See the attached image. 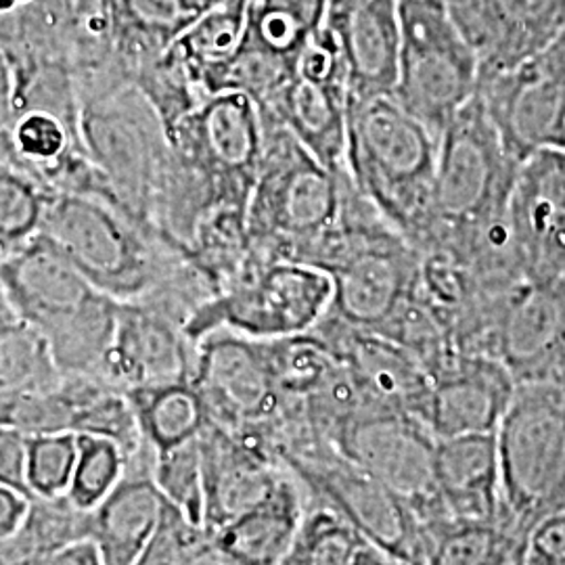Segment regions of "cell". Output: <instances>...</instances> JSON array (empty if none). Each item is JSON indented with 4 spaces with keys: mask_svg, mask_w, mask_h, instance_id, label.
Listing matches in <instances>:
<instances>
[{
    "mask_svg": "<svg viewBox=\"0 0 565 565\" xmlns=\"http://www.w3.org/2000/svg\"><path fill=\"white\" fill-rule=\"evenodd\" d=\"M153 226L179 252L247 228L263 162L260 107L243 93H216L168 132Z\"/></svg>",
    "mask_w": 565,
    "mask_h": 565,
    "instance_id": "cell-1",
    "label": "cell"
},
{
    "mask_svg": "<svg viewBox=\"0 0 565 565\" xmlns=\"http://www.w3.org/2000/svg\"><path fill=\"white\" fill-rule=\"evenodd\" d=\"M41 237L118 302H139L166 287L203 277L158 231L99 193H55Z\"/></svg>",
    "mask_w": 565,
    "mask_h": 565,
    "instance_id": "cell-2",
    "label": "cell"
},
{
    "mask_svg": "<svg viewBox=\"0 0 565 565\" xmlns=\"http://www.w3.org/2000/svg\"><path fill=\"white\" fill-rule=\"evenodd\" d=\"M0 282L15 317L49 342L63 375L103 377L118 300L99 291L41 235L0 258Z\"/></svg>",
    "mask_w": 565,
    "mask_h": 565,
    "instance_id": "cell-3",
    "label": "cell"
},
{
    "mask_svg": "<svg viewBox=\"0 0 565 565\" xmlns=\"http://www.w3.org/2000/svg\"><path fill=\"white\" fill-rule=\"evenodd\" d=\"M350 191L348 168L329 170L282 126L264 120L263 162L247 207L249 249L308 263L342 223Z\"/></svg>",
    "mask_w": 565,
    "mask_h": 565,
    "instance_id": "cell-4",
    "label": "cell"
},
{
    "mask_svg": "<svg viewBox=\"0 0 565 565\" xmlns=\"http://www.w3.org/2000/svg\"><path fill=\"white\" fill-rule=\"evenodd\" d=\"M440 139L394 97L350 103L345 168L364 200L408 242L422 239Z\"/></svg>",
    "mask_w": 565,
    "mask_h": 565,
    "instance_id": "cell-5",
    "label": "cell"
},
{
    "mask_svg": "<svg viewBox=\"0 0 565 565\" xmlns=\"http://www.w3.org/2000/svg\"><path fill=\"white\" fill-rule=\"evenodd\" d=\"M518 170L520 162L473 97L440 135L429 221L415 247L463 239L505 223Z\"/></svg>",
    "mask_w": 565,
    "mask_h": 565,
    "instance_id": "cell-6",
    "label": "cell"
},
{
    "mask_svg": "<svg viewBox=\"0 0 565 565\" xmlns=\"http://www.w3.org/2000/svg\"><path fill=\"white\" fill-rule=\"evenodd\" d=\"M84 153L99 177L103 198L153 226L168 137L153 105L132 82L81 97Z\"/></svg>",
    "mask_w": 565,
    "mask_h": 565,
    "instance_id": "cell-7",
    "label": "cell"
},
{
    "mask_svg": "<svg viewBox=\"0 0 565 565\" xmlns=\"http://www.w3.org/2000/svg\"><path fill=\"white\" fill-rule=\"evenodd\" d=\"M331 302L333 281L321 268L249 249L239 273L203 303L184 331L195 343L216 329L281 340L312 331Z\"/></svg>",
    "mask_w": 565,
    "mask_h": 565,
    "instance_id": "cell-8",
    "label": "cell"
},
{
    "mask_svg": "<svg viewBox=\"0 0 565 565\" xmlns=\"http://www.w3.org/2000/svg\"><path fill=\"white\" fill-rule=\"evenodd\" d=\"M401 55L394 102L438 139L478 93L480 61L446 0H398Z\"/></svg>",
    "mask_w": 565,
    "mask_h": 565,
    "instance_id": "cell-9",
    "label": "cell"
},
{
    "mask_svg": "<svg viewBox=\"0 0 565 565\" xmlns=\"http://www.w3.org/2000/svg\"><path fill=\"white\" fill-rule=\"evenodd\" d=\"M279 463L315 497L333 507L369 543L406 565H425L429 536L413 509L324 438L282 446Z\"/></svg>",
    "mask_w": 565,
    "mask_h": 565,
    "instance_id": "cell-10",
    "label": "cell"
},
{
    "mask_svg": "<svg viewBox=\"0 0 565 565\" xmlns=\"http://www.w3.org/2000/svg\"><path fill=\"white\" fill-rule=\"evenodd\" d=\"M497 438L507 509L527 536L565 501V384L520 382Z\"/></svg>",
    "mask_w": 565,
    "mask_h": 565,
    "instance_id": "cell-11",
    "label": "cell"
},
{
    "mask_svg": "<svg viewBox=\"0 0 565 565\" xmlns=\"http://www.w3.org/2000/svg\"><path fill=\"white\" fill-rule=\"evenodd\" d=\"M193 384L202 394L212 424L277 461L273 443L282 422V401L266 340L228 329L207 333L198 343Z\"/></svg>",
    "mask_w": 565,
    "mask_h": 565,
    "instance_id": "cell-12",
    "label": "cell"
},
{
    "mask_svg": "<svg viewBox=\"0 0 565 565\" xmlns=\"http://www.w3.org/2000/svg\"><path fill=\"white\" fill-rule=\"evenodd\" d=\"M436 445L431 429L413 415L363 411L335 440L343 457L363 467L413 509L429 536L455 524L446 513L436 482Z\"/></svg>",
    "mask_w": 565,
    "mask_h": 565,
    "instance_id": "cell-13",
    "label": "cell"
},
{
    "mask_svg": "<svg viewBox=\"0 0 565 565\" xmlns=\"http://www.w3.org/2000/svg\"><path fill=\"white\" fill-rule=\"evenodd\" d=\"M476 97L518 162L565 149V32L527 60L480 74Z\"/></svg>",
    "mask_w": 565,
    "mask_h": 565,
    "instance_id": "cell-14",
    "label": "cell"
},
{
    "mask_svg": "<svg viewBox=\"0 0 565 565\" xmlns=\"http://www.w3.org/2000/svg\"><path fill=\"white\" fill-rule=\"evenodd\" d=\"M331 0H249L237 53L212 78L207 90L243 93L266 102L296 74L306 44L323 28Z\"/></svg>",
    "mask_w": 565,
    "mask_h": 565,
    "instance_id": "cell-15",
    "label": "cell"
},
{
    "mask_svg": "<svg viewBox=\"0 0 565 565\" xmlns=\"http://www.w3.org/2000/svg\"><path fill=\"white\" fill-rule=\"evenodd\" d=\"M507 228L527 281H565V149H541L520 163Z\"/></svg>",
    "mask_w": 565,
    "mask_h": 565,
    "instance_id": "cell-16",
    "label": "cell"
},
{
    "mask_svg": "<svg viewBox=\"0 0 565 565\" xmlns=\"http://www.w3.org/2000/svg\"><path fill=\"white\" fill-rule=\"evenodd\" d=\"M312 331L348 369L366 411L406 413L425 424L431 377L413 352L380 333L343 323L331 312Z\"/></svg>",
    "mask_w": 565,
    "mask_h": 565,
    "instance_id": "cell-17",
    "label": "cell"
},
{
    "mask_svg": "<svg viewBox=\"0 0 565 565\" xmlns=\"http://www.w3.org/2000/svg\"><path fill=\"white\" fill-rule=\"evenodd\" d=\"M429 377L425 424L438 440L497 431L518 387L505 364L486 354L455 352Z\"/></svg>",
    "mask_w": 565,
    "mask_h": 565,
    "instance_id": "cell-18",
    "label": "cell"
},
{
    "mask_svg": "<svg viewBox=\"0 0 565 565\" xmlns=\"http://www.w3.org/2000/svg\"><path fill=\"white\" fill-rule=\"evenodd\" d=\"M198 343L156 303L120 302L103 380L120 390L193 377Z\"/></svg>",
    "mask_w": 565,
    "mask_h": 565,
    "instance_id": "cell-19",
    "label": "cell"
},
{
    "mask_svg": "<svg viewBox=\"0 0 565 565\" xmlns=\"http://www.w3.org/2000/svg\"><path fill=\"white\" fill-rule=\"evenodd\" d=\"M480 61V74L507 70L565 32V0H446Z\"/></svg>",
    "mask_w": 565,
    "mask_h": 565,
    "instance_id": "cell-20",
    "label": "cell"
},
{
    "mask_svg": "<svg viewBox=\"0 0 565 565\" xmlns=\"http://www.w3.org/2000/svg\"><path fill=\"white\" fill-rule=\"evenodd\" d=\"M494 359L518 384H565V281H525L511 294L497 331Z\"/></svg>",
    "mask_w": 565,
    "mask_h": 565,
    "instance_id": "cell-21",
    "label": "cell"
},
{
    "mask_svg": "<svg viewBox=\"0 0 565 565\" xmlns=\"http://www.w3.org/2000/svg\"><path fill=\"white\" fill-rule=\"evenodd\" d=\"M327 23L342 44L350 99L392 97L398 78V0H331Z\"/></svg>",
    "mask_w": 565,
    "mask_h": 565,
    "instance_id": "cell-22",
    "label": "cell"
},
{
    "mask_svg": "<svg viewBox=\"0 0 565 565\" xmlns=\"http://www.w3.org/2000/svg\"><path fill=\"white\" fill-rule=\"evenodd\" d=\"M198 443L205 499L203 525L210 534L258 505L287 471L263 450L212 422L205 425Z\"/></svg>",
    "mask_w": 565,
    "mask_h": 565,
    "instance_id": "cell-23",
    "label": "cell"
},
{
    "mask_svg": "<svg viewBox=\"0 0 565 565\" xmlns=\"http://www.w3.org/2000/svg\"><path fill=\"white\" fill-rule=\"evenodd\" d=\"M436 482L455 524H511L522 530L507 509L497 431L440 438Z\"/></svg>",
    "mask_w": 565,
    "mask_h": 565,
    "instance_id": "cell-24",
    "label": "cell"
},
{
    "mask_svg": "<svg viewBox=\"0 0 565 565\" xmlns=\"http://www.w3.org/2000/svg\"><path fill=\"white\" fill-rule=\"evenodd\" d=\"M221 0H103L114 61L128 82Z\"/></svg>",
    "mask_w": 565,
    "mask_h": 565,
    "instance_id": "cell-25",
    "label": "cell"
},
{
    "mask_svg": "<svg viewBox=\"0 0 565 565\" xmlns=\"http://www.w3.org/2000/svg\"><path fill=\"white\" fill-rule=\"evenodd\" d=\"M350 103V93L294 74L258 107L264 120L282 126L319 162L340 172L345 170Z\"/></svg>",
    "mask_w": 565,
    "mask_h": 565,
    "instance_id": "cell-26",
    "label": "cell"
},
{
    "mask_svg": "<svg viewBox=\"0 0 565 565\" xmlns=\"http://www.w3.org/2000/svg\"><path fill=\"white\" fill-rule=\"evenodd\" d=\"M118 488L90 511L88 541L103 565H135L162 515L163 497L147 455L135 459Z\"/></svg>",
    "mask_w": 565,
    "mask_h": 565,
    "instance_id": "cell-27",
    "label": "cell"
},
{
    "mask_svg": "<svg viewBox=\"0 0 565 565\" xmlns=\"http://www.w3.org/2000/svg\"><path fill=\"white\" fill-rule=\"evenodd\" d=\"M300 482L285 471L270 494L212 534L214 546L235 565H281L302 525Z\"/></svg>",
    "mask_w": 565,
    "mask_h": 565,
    "instance_id": "cell-28",
    "label": "cell"
},
{
    "mask_svg": "<svg viewBox=\"0 0 565 565\" xmlns=\"http://www.w3.org/2000/svg\"><path fill=\"white\" fill-rule=\"evenodd\" d=\"M142 440L153 452L200 438L210 424L207 408L193 377L126 390Z\"/></svg>",
    "mask_w": 565,
    "mask_h": 565,
    "instance_id": "cell-29",
    "label": "cell"
},
{
    "mask_svg": "<svg viewBox=\"0 0 565 565\" xmlns=\"http://www.w3.org/2000/svg\"><path fill=\"white\" fill-rule=\"evenodd\" d=\"M90 511L72 505L67 497L36 499L20 527L0 539V565H36L61 546L88 541Z\"/></svg>",
    "mask_w": 565,
    "mask_h": 565,
    "instance_id": "cell-30",
    "label": "cell"
},
{
    "mask_svg": "<svg viewBox=\"0 0 565 565\" xmlns=\"http://www.w3.org/2000/svg\"><path fill=\"white\" fill-rule=\"evenodd\" d=\"M51 193L11 153L7 132L0 135V258L41 235Z\"/></svg>",
    "mask_w": 565,
    "mask_h": 565,
    "instance_id": "cell-31",
    "label": "cell"
},
{
    "mask_svg": "<svg viewBox=\"0 0 565 565\" xmlns=\"http://www.w3.org/2000/svg\"><path fill=\"white\" fill-rule=\"evenodd\" d=\"M61 382L63 373L36 329L21 321L0 327V403L53 390Z\"/></svg>",
    "mask_w": 565,
    "mask_h": 565,
    "instance_id": "cell-32",
    "label": "cell"
},
{
    "mask_svg": "<svg viewBox=\"0 0 565 565\" xmlns=\"http://www.w3.org/2000/svg\"><path fill=\"white\" fill-rule=\"evenodd\" d=\"M525 534L511 524H450L429 546L425 565H518Z\"/></svg>",
    "mask_w": 565,
    "mask_h": 565,
    "instance_id": "cell-33",
    "label": "cell"
},
{
    "mask_svg": "<svg viewBox=\"0 0 565 565\" xmlns=\"http://www.w3.org/2000/svg\"><path fill=\"white\" fill-rule=\"evenodd\" d=\"M369 541L324 503L306 507L302 525L281 565H352Z\"/></svg>",
    "mask_w": 565,
    "mask_h": 565,
    "instance_id": "cell-34",
    "label": "cell"
},
{
    "mask_svg": "<svg viewBox=\"0 0 565 565\" xmlns=\"http://www.w3.org/2000/svg\"><path fill=\"white\" fill-rule=\"evenodd\" d=\"M128 471V457L107 438L78 434V459L67 490V501L82 511H93L118 488Z\"/></svg>",
    "mask_w": 565,
    "mask_h": 565,
    "instance_id": "cell-35",
    "label": "cell"
},
{
    "mask_svg": "<svg viewBox=\"0 0 565 565\" xmlns=\"http://www.w3.org/2000/svg\"><path fill=\"white\" fill-rule=\"evenodd\" d=\"M78 459V434H36L25 436V488L36 499H61L74 478Z\"/></svg>",
    "mask_w": 565,
    "mask_h": 565,
    "instance_id": "cell-36",
    "label": "cell"
},
{
    "mask_svg": "<svg viewBox=\"0 0 565 565\" xmlns=\"http://www.w3.org/2000/svg\"><path fill=\"white\" fill-rule=\"evenodd\" d=\"M153 482L170 505L177 507L191 522L203 525V469L198 438L170 450L156 452Z\"/></svg>",
    "mask_w": 565,
    "mask_h": 565,
    "instance_id": "cell-37",
    "label": "cell"
},
{
    "mask_svg": "<svg viewBox=\"0 0 565 565\" xmlns=\"http://www.w3.org/2000/svg\"><path fill=\"white\" fill-rule=\"evenodd\" d=\"M212 545L214 541L205 525L191 522L163 499L160 522L135 565H191Z\"/></svg>",
    "mask_w": 565,
    "mask_h": 565,
    "instance_id": "cell-38",
    "label": "cell"
},
{
    "mask_svg": "<svg viewBox=\"0 0 565 565\" xmlns=\"http://www.w3.org/2000/svg\"><path fill=\"white\" fill-rule=\"evenodd\" d=\"M522 565H565V501L530 527Z\"/></svg>",
    "mask_w": 565,
    "mask_h": 565,
    "instance_id": "cell-39",
    "label": "cell"
},
{
    "mask_svg": "<svg viewBox=\"0 0 565 565\" xmlns=\"http://www.w3.org/2000/svg\"><path fill=\"white\" fill-rule=\"evenodd\" d=\"M23 471H25V436L18 429L0 427V482L15 486L28 494Z\"/></svg>",
    "mask_w": 565,
    "mask_h": 565,
    "instance_id": "cell-40",
    "label": "cell"
},
{
    "mask_svg": "<svg viewBox=\"0 0 565 565\" xmlns=\"http://www.w3.org/2000/svg\"><path fill=\"white\" fill-rule=\"evenodd\" d=\"M32 497L15 486L0 482V539L13 534L20 527Z\"/></svg>",
    "mask_w": 565,
    "mask_h": 565,
    "instance_id": "cell-41",
    "label": "cell"
},
{
    "mask_svg": "<svg viewBox=\"0 0 565 565\" xmlns=\"http://www.w3.org/2000/svg\"><path fill=\"white\" fill-rule=\"evenodd\" d=\"M15 109V67L9 53L0 46V135L9 130Z\"/></svg>",
    "mask_w": 565,
    "mask_h": 565,
    "instance_id": "cell-42",
    "label": "cell"
},
{
    "mask_svg": "<svg viewBox=\"0 0 565 565\" xmlns=\"http://www.w3.org/2000/svg\"><path fill=\"white\" fill-rule=\"evenodd\" d=\"M36 565H103L97 546L90 541H78L72 545L61 546L46 555Z\"/></svg>",
    "mask_w": 565,
    "mask_h": 565,
    "instance_id": "cell-43",
    "label": "cell"
},
{
    "mask_svg": "<svg viewBox=\"0 0 565 565\" xmlns=\"http://www.w3.org/2000/svg\"><path fill=\"white\" fill-rule=\"evenodd\" d=\"M352 565H406L401 562V559H396L394 555H390V553H385L384 548H380V546L373 545V543H366V545L361 548V553H359V557H356V562Z\"/></svg>",
    "mask_w": 565,
    "mask_h": 565,
    "instance_id": "cell-44",
    "label": "cell"
},
{
    "mask_svg": "<svg viewBox=\"0 0 565 565\" xmlns=\"http://www.w3.org/2000/svg\"><path fill=\"white\" fill-rule=\"evenodd\" d=\"M191 565H235L216 546L212 545Z\"/></svg>",
    "mask_w": 565,
    "mask_h": 565,
    "instance_id": "cell-45",
    "label": "cell"
},
{
    "mask_svg": "<svg viewBox=\"0 0 565 565\" xmlns=\"http://www.w3.org/2000/svg\"><path fill=\"white\" fill-rule=\"evenodd\" d=\"M518 565H522V564H518Z\"/></svg>",
    "mask_w": 565,
    "mask_h": 565,
    "instance_id": "cell-46",
    "label": "cell"
}]
</instances>
